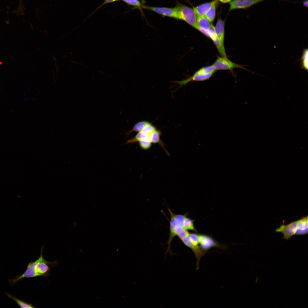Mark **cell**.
<instances>
[{"mask_svg":"<svg viewBox=\"0 0 308 308\" xmlns=\"http://www.w3.org/2000/svg\"><path fill=\"white\" fill-rule=\"evenodd\" d=\"M301 68L305 70L308 68V50L307 49L304 50L303 56L301 58Z\"/></svg>","mask_w":308,"mask_h":308,"instance_id":"20","label":"cell"},{"mask_svg":"<svg viewBox=\"0 0 308 308\" xmlns=\"http://www.w3.org/2000/svg\"><path fill=\"white\" fill-rule=\"evenodd\" d=\"M211 24L205 16L197 15L196 26L195 29L208 37L209 30Z\"/></svg>","mask_w":308,"mask_h":308,"instance_id":"9","label":"cell"},{"mask_svg":"<svg viewBox=\"0 0 308 308\" xmlns=\"http://www.w3.org/2000/svg\"><path fill=\"white\" fill-rule=\"evenodd\" d=\"M127 4L137 7L140 9L144 8V5L138 0H122Z\"/></svg>","mask_w":308,"mask_h":308,"instance_id":"21","label":"cell"},{"mask_svg":"<svg viewBox=\"0 0 308 308\" xmlns=\"http://www.w3.org/2000/svg\"><path fill=\"white\" fill-rule=\"evenodd\" d=\"M216 70L212 65L201 68L197 72L200 74H206L210 73H214Z\"/></svg>","mask_w":308,"mask_h":308,"instance_id":"19","label":"cell"},{"mask_svg":"<svg viewBox=\"0 0 308 308\" xmlns=\"http://www.w3.org/2000/svg\"><path fill=\"white\" fill-rule=\"evenodd\" d=\"M303 4L304 6L307 7H308V0H306L304 1L303 2Z\"/></svg>","mask_w":308,"mask_h":308,"instance_id":"27","label":"cell"},{"mask_svg":"<svg viewBox=\"0 0 308 308\" xmlns=\"http://www.w3.org/2000/svg\"><path fill=\"white\" fill-rule=\"evenodd\" d=\"M151 134L148 133L143 130L139 132L132 139L128 140L125 143L129 144L136 142H139L142 140L150 141V135Z\"/></svg>","mask_w":308,"mask_h":308,"instance_id":"14","label":"cell"},{"mask_svg":"<svg viewBox=\"0 0 308 308\" xmlns=\"http://www.w3.org/2000/svg\"><path fill=\"white\" fill-rule=\"evenodd\" d=\"M120 0H105L104 1L102 5H105L106 4L113 2L116 1H117Z\"/></svg>","mask_w":308,"mask_h":308,"instance_id":"25","label":"cell"},{"mask_svg":"<svg viewBox=\"0 0 308 308\" xmlns=\"http://www.w3.org/2000/svg\"><path fill=\"white\" fill-rule=\"evenodd\" d=\"M23 7L22 3V0H20L18 8L17 9V12L20 14L23 13Z\"/></svg>","mask_w":308,"mask_h":308,"instance_id":"24","label":"cell"},{"mask_svg":"<svg viewBox=\"0 0 308 308\" xmlns=\"http://www.w3.org/2000/svg\"><path fill=\"white\" fill-rule=\"evenodd\" d=\"M144 8L153 11L164 16L179 19L176 7L174 8H169L144 6Z\"/></svg>","mask_w":308,"mask_h":308,"instance_id":"5","label":"cell"},{"mask_svg":"<svg viewBox=\"0 0 308 308\" xmlns=\"http://www.w3.org/2000/svg\"><path fill=\"white\" fill-rule=\"evenodd\" d=\"M176 7L179 19L184 21L195 29L196 26L197 15L193 9L183 5H178Z\"/></svg>","mask_w":308,"mask_h":308,"instance_id":"1","label":"cell"},{"mask_svg":"<svg viewBox=\"0 0 308 308\" xmlns=\"http://www.w3.org/2000/svg\"><path fill=\"white\" fill-rule=\"evenodd\" d=\"M216 0L204 3L198 5L193 9L197 15L204 16L206 13L214 3Z\"/></svg>","mask_w":308,"mask_h":308,"instance_id":"11","label":"cell"},{"mask_svg":"<svg viewBox=\"0 0 308 308\" xmlns=\"http://www.w3.org/2000/svg\"><path fill=\"white\" fill-rule=\"evenodd\" d=\"M161 133L160 131L157 129L152 132L150 135V141L152 143L158 144L165 151L167 154L169 153L164 147V144L160 139Z\"/></svg>","mask_w":308,"mask_h":308,"instance_id":"13","label":"cell"},{"mask_svg":"<svg viewBox=\"0 0 308 308\" xmlns=\"http://www.w3.org/2000/svg\"><path fill=\"white\" fill-rule=\"evenodd\" d=\"M218 0H216L205 15V17L211 23L213 22L215 18L216 9L218 4Z\"/></svg>","mask_w":308,"mask_h":308,"instance_id":"15","label":"cell"},{"mask_svg":"<svg viewBox=\"0 0 308 308\" xmlns=\"http://www.w3.org/2000/svg\"><path fill=\"white\" fill-rule=\"evenodd\" d=\"M149 123L148 121H146L138 122L134 125L132 129L127 133L126 135H128L133 131L139 132L142 131Z\"/></svg>","mask_w":308,"mask_h":308,"instance_id":"16","label":"cell"},{"mask_svg":"<svg viewBox=\"0 0 308 308\" xmlns=\"http://www.w3.org/2000/svg\"><path fill=\"white\" fill-rule=\"evenodd\" d=\"M183 243L191 249L194 253L196 259V270L199 268V263L201 257L207 252L203 250L200 246L194 244L191 241L189 236L181 239Z\"/></svg>","mask_w":308,"mask_h":308,"instance_id":"3","label":"cell"},{"mask_svg":"<svg viewBox=\"0 0 308 308\" xmlns=\"http://www.w3.org/2000/svg\"><path fill=\"white\" fill-rule=\"evenodd\" d=\"M299 220L293 222L286 225H281L279 228H277L276 232H280L283 235V238L288 240L295 234L297 231Z\"/></svg>","mask_w":308,"mask_h":308,"instance_id":"4","label":"cell"},{"mask_svg":"<svg viewBox=\"0 0 308 308\" xmlns=\"http://www.w3.org/2000/svg\"><path fill=\"white\" fill-rule=\"evenodd\" d=\"M224 21L221 18L218 19L214 27L215 32L216 36L221 44L223 45H224Z\"/></svg>","mask_w":308,"mask_h":308,"instance_id":"10","label":"cell"},{"mask_svg":"<svg viewBox=\"0 0 308 308\" xmlns=\"http://www.w3.org/2000/svg\"><path fill=\"white\" fill-rule=\"evenodd\" d=\"M139 145L141 148L143 150H147L151 146L152 143L149 140H142L139 142Z\"/></svg>","mask_w":308,"mask_h":308,"instance_id":"22","label":"cell"},{"mask_svg":"<svg viewBox=\"0 0 308 308\" xmlns=\"http://www.w3.org/2000/svg\"><path fill=\"white\" fill-rule=\"evenodd\" d=\"M183 228L187 230L197 231L194 225L193 220L187 217L185 218Z\"/></svg>","mask_w":308,"mask_h":308,"instance_id":"18","label":"cell"},{"mask_svg":"<svg viewBox=\"0 0 308 308\" xmlns=\"http://www.w3.org/2000/svg\"><path fill=\"white\" fill-rule=\"evenodd\" d=\"M6 295L9 298L15 301L21 308H35L31 304L26 303L19 299H18L7 293H5Z\"/></svg>","mask_w":308,"mask_h":308,"instance_id":"17","label":"cell"},{"mask_svg":"<svg viewBox=\"0 0 308 308\" xmlns=\"http://www.w3.org/2000/svg\"><path fill=\"white\" fill-rule=\"evenodd\" d=\"M189 237L192 242L195 245L199 244V235L195 233H190Z\"/></svg>","mask_w":308,"mask_h":308,"instance_id":"23","label":"cell"},{"mask_svg":"<svg viewBox=\"0 0 308 308\" xmlns=\"http://www.w3.org/2000/svg\"><path fill=\"white\" fill-rule=\"evenodd\" d=\"M212 65L216 70H232L237 68L245 69L242 65L232 62L226 56L218 57Z\"/></svg>","mask_w":308,"mask_h":308,"instance_id":"2","label":"cell"},{"mask_svg":"<svg viewBox=\"0 0 308 308\" xmlns=\"http://www.w3.org/2000/svg\"><path fill=\"white\" fill-rule=\"evenodd\" d=\"M233 0H218L220 2L223 3H229Z\"/></svg>","mask_w":308,"mask_h":308,"instance_id":"26","label":"cell"},{"mask_svg":"<svg viewBox=\"0 0 308 308\" xmlns=\"http://www.w3.org/2000/svg\"><path fill=\"white\" fill-rule=\"evenodd\" d=\"M214 73H210L206 74H203L198 73L196 72L191 77L186 79L180 81H175L174 83L179 84L180 87L186 85L191 81H200L206 80L210 78Z\"/></svg>","mask_w":308,"mask_h":308,"instance_id":"8","label":"cell"},{"mask_svg":"<svg viewBox=\"0 0 308 308\" xmlns=\"http://www.w3.org/2000/svg\"><path fill=\"white\" fill-rule=\"evenodd\" d=\"M266 0H233L229 3V10L245 9Z\"/></svg>","mask_w":308,"mask_h":308,"instance_id":"6","label":"cell"},{"mask_svg":"<svg viewBox=\"0 0 308 308\" xmlns=\"http://www.w3.org/2000/svg\"><path fill=\"white\" fill-rule=\"evenodd\" d=\"M199 244L201 248L204 251L212 248L222 247V246L216 241L212 237L204 234L199 235Z\"/></svg>","mask_w":308,"mask_h":308,"instance_id":"7","label":"cell"},{"mask_svg":"<svg viewBox=\"0 0 308 308\" xmlns=\"http://www.w3.org/2000/svg\"><path fill=\"white\" fill-rule=\"evenodd\" d=\"M308 233V216L299 220L295 235H302Z\"/></svg>","mask_w":308,"mask_h":308,"instance_id":"12","label":"cell"}]
</instances>
